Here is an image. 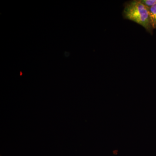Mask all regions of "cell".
<instances>
[{"label":"cell","instance_id":"3","mask_svg":"<svg viewBox=\"0 0 156 156\" xmlns=\"http://www.w3.org/2000/svg\"><path fill=\"white\" fill-rule=\"evenodd\" d=\"M140 1L148 8H151L156 4V0H140Z\"/></svg>","mask_w":156,"mask_h":156},{"label":"cell","instance_id":"2","mask_svg":"<svg viewBox=\"0 0 156 156\" xmlns=\"http://www.w3.org/2000/svg\"><path fill=\"white\" fill-rule=\"evenodd\" d=\"M148 9L151 24L154 30L156 29V4Z\"/></svg>","mask_w":156,"mask_h":156},{"label":"cell","instance_id":"1","mask_svg":"<svg viewBox=\"0 0 156 156\" xmlns=\"http://www.w3.org/2000/svg\"><path fill=\"white\" fill-rule=\"evenodd\" d=\"M123 17L138 23L152 34L154 29L151 24L148 8L140 1H134L128 3L123 12Z\"/></svg>","mask_w":156,"mask_h":156}]
</instances>
